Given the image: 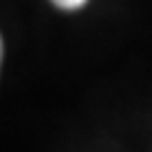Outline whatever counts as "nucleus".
Returning a JSON list of instances; mask_svg holds the SVG:
<instances>
[{
	"instance_id": "f257e3e1",
	"label": "nucleus",
	"mask_w": 152,
	"mask_h": 152,
	"mask_svg": "<svg viewBox=\"0 0 152 152\" xmlns=\"http://www.w3.org/2000/svg\"><path fill=\"white\" fill-rule=\"evenodd\" d=\"M59 9H66V12H73V9H80V7L86 2V0H52Z\"/></svg>"
},
{
	"instance_id": "f03ea898",
	"label": "nucleus",
	"mask_w": 152,
	"mask_h": 152,
	"mask_svg": "<svg viewBox=\"0 0 152 152\" xmlns=\"http://www.w3.org/2000/svg\"><path fill=\"white\" fill-rule=\"evenodd\" d=\"M0 59H2V41H0Z\"/></svg>"
}]
</instances>
